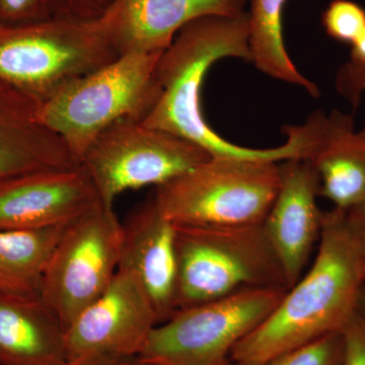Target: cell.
<instances>
[{"mask_svg": "<svg viewBox=\"0 0 365 365\" xmlns=\"http://www.w3.org/2000/svg\"><path fill=\"white\" fill-rule=\"evenodd\" d=\"M365 266L347 212L324 213L323 230L311 267L287 290L267 318L232 350V364L258 365L341 333L359 309Z\"/></svg>", "mask_w": 365, "mask_h": 365, "instance_id": "6da1fadb", "label": "cell"}, {"mask_svg": "<svg viewBox=\"0 0 365 365\" xmlns=\"http://www.w3.org/2000/svg\"><path fill=\"white\" fill-rule=\"evenodd\" d=\"M249 14L206 16L180 31L158 60L160 95L143 123L198 144L213 158L282 162L300 157V143L287 135L283 145L269 150L244 148L225 140L206 122L201 88L207 71L223 58L251 62Z\"/></svg>", "mask_w": 365, "mask_h": 365, "instance_id": "7a4b0ae2", "label": "cell"}, {"mask_svg": "<svg viewBox=\"0 0 365 365\" xmlns=\"http://www.w3.org/2000/svg\"><path fill=\"white\" fill-rule=\"evenodd\" d=\"M163 52L119 55L40 104L41 121L64 141L79 165L106 129L125 120L143 122L153 110L160 95L157 67Z\"/></svg>", "mask_w": 365, "mask_h": 365, "instance_id": "3957f363", "label": "cell"}, {"mask_svg": "<svg viewBox=\"0 0 365 365\" xmlns=\"http://www.w3.org/2000/svg\"><path fill=\"white\" fill-rule=\"evenodd\" d=\"M175 227L176 312L251 290H288L263 223Z\"/></svg>", "mask_w": 365, "mask_h": 365, "instance_id": "277c9868", "label": "cell"}, {"mask_svg": "<svg viewBox=\"0 0 365 365\" xmlns=\"http://www.w3.org/2000/svg\"><path fill=\"white\" fill-rule=\"evenodd\" d=\"M118 56L102 18L0 24V81L40 104Z\"/></svg>", "mask_w": 365, "mask_h": 365, "instance_id": "5b68a950", "label": "cell"}, {"mask_svg": "<svg viewBox=\"0 0 365 365\" xmlns=\"http://www.w3.org/2000/svg\"><path fill=\"white\" fill-rule=\"evenodd\" d=\"M279 182L278 162L212 158L157 187L153 199L176 225H262Z\"/></svg>", "mask_w": 365, "mask_h": 365, "instance_id": "8992f818", "label": "cell"}, {"mask_svg": "<svg viewBox=\"0 0 365 365\" xmlns=\"http://www.w3.org/2000/svg\"><path fill=\"white\" fill-rule=\"evenodd\" d=\"M212 155L170 132L125 120L106 129L81 160L101 202L113 207L128 190L158 187L181 176Z\"/></svg>", "mask_w": 365, "mask_h": 365, "instance_id": "52a82bcc", "label": "cell"}, {"mask_svg": "<svg viewBox=\"0 0 365 365\" xmlns=\"http://www.w3.org/2000/svg\"><path fill=\"white\" fill-rule=\"evenodd\" d=\"M287 292L251 290L178 311L153 329L138 357L165 365H234L235 346Z\"/></svg>", "mask_w": 365, "mask_h": 365, "instance_id": "ba28073f", "label": "cell"}, {"mask_svg": "<svg viewBox=\"0 0 365 365\" xmlns=\"http://www.w3.org/2000/svg\"><path fill=\"white\" fill-rule=\"evenodd\" d=\"M123 225L100 203L66 225L43 275L40 299L68 328L98 299L119 267Z\"/></svg>", "mask_w": 365, "mask_h": 365, "instance_id": "9c48e42d", "label": "cell"}, {"mask_svg": "<svg viewBox=\"0 0 365 365\" xmlns=\"http://www.w3.org/2000/svg\"><path fill=\"white\" fill-rule=\"evenodd\" d=\"M158 319L133 274L118 269L104 292L66 330L68 359L90 353L138 357Z\"/></svg>", "mask_w": 365, "mask_h": 365, "instance_id": "30bf717a", "label": "cell"}, {"mask_svg": "<svg viewBox=\"0 0 365 365\" xmlns=\"http://www.w3.org/2000/svg\"><path fill=\"white\" fill-rule=\"evenodd\" d=\"M279 174V188L263 225L289 289L304 275L319 244L325 211L317 202L319 178L309 160H282Z\"/></svg>", "mask_w": 365, "mask_h": 365, "instance_id": "8fae6325", "label": "cell"}, {"mask_svg": "<svg viewBox=\"0 0 365 365\" xmlns=\"http://www.w3.org/2000/svg\"><path fill=\"white\" fill-rule=\"evenodd\" d=\"M100 203L81 167L24 175L0 184V230L67 225Z\"/></svg>", "mask_w": 365, "mask_h": 365, "instance_id": "7c38bea8", "label": "cell"}, {"mask_svg": "<svg viewBox=\"0 0 365 365\" xmlns=\"http://www.w3.org/2000/svg\"><path fill=\"white\" fill-rule=\"evenodd\" d=\"M247 0H114L102 16L118 54L163 52L191 21L245 13Z\"/></svg>", "mask_w": 365, "mask_h": 365, "instance_id": "4fadbf2b", "label": "cell"}, {"mask_svg": "<svg viewBox=\"0 0 365 365\" xmlns=\"http://www.w3.org/2000/svg\"><path fill=\"white\" fill-rule=\"evenodd\" d=\"M133 274L150 297L158 324L176 313V227L150 198L123 225L119 267Z\"/></svg>", "mask_w": 365, "mask_h": 365, "instance_id": "5bb4252c", "label": "cell"}, {"mask_svg": "<svg viewBox=\"0 0 365 365\" xmlns=\"http://www.w3.org/2000/svg\"><path fill=\"white\" fill-rule=\"evenodd\" d=\"M40 103L0 81V184L32 173L81 167L39 118Z\"/></svg>", "mask_w": 365, "mask_h": 365, "instance_id": "9a60e30c", "label": "cell"}, {"mask_svg": "<svg viewBox=\"0 0 365 365\" xmlns=\"http://www.w3.org/2000/svg\"><path fill=\"white\" fill-rule=\"evenodd\" d=\"M312 141L304 160L319 178V196L334 207L351 210L365 201V125L359 130L352 115L334 110L309 117Z\"/></svg>", "mask_w": 365, "mask_h": 365, "instance_id": "2e32d148", "label": "cell"}, {"mask_svg": "<svg viewBox=\"0 0 365 365\" xmlns=\"http://www.w3.org/2000/svg\"><path fill=\"white\" fill-rule=\"evenodd\" d=\"M66 329L39 297L0 292V365H64Z\"/></svg>", "mask_w": 365, "mask_h": 365, "instance_id": "e0dca14e", "label": "cell"}, {"mask_svg": "<svg viewBox=\"0 0 365 365\" xmlns=\"http://www.w3.org/2000/svg\"><path fill=\"white\" fill-rule=\"evenodd\" d=\"M67 225L0 230V292L39 297L45 269Z\"/></svg>", "mask_w": 365, "mask_h": 365, "instance_id": "ac0fdd59", "label": "cell"}, {"mask_svg": "<svg viewBox=\"0 0 365 365\" xmlns=\"http://www.w3.org/2000/svg\"><path fill=\"white\" fill-rule=\"evenodd\" d=\"M287 0H252L249 11L251 62L263 73L304 88L318 98V86L302 76L290 59L283 37V14Z\"/></svg>", "mask_w": 365, "mask_h": 365, "instance_id": "d6986e66", "label": "cell"}, {"mask_svg": "<svg viewBox=\"0 0 365 365\" xmlns=\"http://www.w3.org/2000/svg\"><path fill=\"white\" fill-rule=\"evenodd\" d=\"M342 349L341 333L330 334L258 365H340Z\"/></svg>", "mask_w": 365, "mask_h": 365, "instance_id": "ffe728a7", "label": "cell"}, {"mask_svg": "<svg viewBox=\"0 0 365 365\" xmlns=\"http://www.w3.org/2000/svg\"><path fill=\"white\" fill-rule=\"evenodd\" d=\"M322 21L329 37L351 45L365 30V9L352 0H332Z\"/></svg>", "mask_w": 365, "mask_h": 365, "instance_id": "44dd1931", "label": "cell"}, {"mask_svg": "<svg viewBox=\"0 0 365 365\" xmlns=\"http://www.w3.org/2000/svg\"><path fill=\"white\" fill-rule=\"evenodd\" d=\"M52 18L49 0H0L1 25H26Z\"/></svg>", "mask_w": 365, "mask_h": 365, "instance_id": "7402d4cb", "label": "cell"}, {"mask_svg": "<svg viewBox=\"0 0 365 365\" xmlns=\"http://www.w3.org/2000/svg\"><path fill=\"white\" fill-rule=\"evenodd\" d=\"M114 0H49L53 18L71 21H97Z\"/></svg>", "mask_w": 365, "mask_h": 365, "instance_id": "603a6c76", "label": "cell"}, {"mask_svg": "<svg viewBox=\"0 0 365 365\" xmlns=\"http://www.w3.org/2000/svg\"><path fill=\"white\" fill-rule=\"evenodd\" d=\"M341 335L343 349L340 365H365V318L359 309Z\"/></svg>", "mask_w": 365, "mask_h": 365, "instance_id": "cb8c5ba5", "label": "cell"}, {"mask_svg": "<svg viewBox=\"0 0 365 365\" xmlns=\"http://www.w3.org/2000/svg\"><path fill=\"white\" fill-rule=\"evenodd\" d=\"M336 90L353 107H359L365 91V66L350 61L343 64L336 76Z\"/></svg>", "mask_w": 365, "mask_h": 365, "instance_id": "d4e9b609", "label": "cell"}, {"mask_svg": "<svg viewBox=\"0 0 365 365\" xmlns=\"http://www.w3.org/2000/svg\"><path fill=\"white\" fill-rule=\"evenodd\" d=\"M346 212H347L350 228H351L352 234L354 235L357 246H359L360 255H361L365 266V201L357 207L346 211Z\"/></svg>", "mask_w": 365, "mask_h": 365, "instance_id": "484cf974", "label": "cell"}, {"mask_svg": "<svg viewBox=\"0 0 365 365\" xmlns=\"http://www.w3.org/2000/svg\"><path fill=\"white\" fill-rule=\"evenodd\" d=\"M135 359L136 357L129 359L102 353H90L68 359L64 365H130Z\"/></svg>", "mask_w": 365, "mask_h": 365, "instance_id": "4316f807", "label": "cell"}, {"mask_svg": "<svg viewBox=\"0 0 365 365\" xmlns=\"http://www.w3.org/2000/svg\"><path fill=\"white\" fill-rule=\"evenodd\" d=\"M349 61L365 66V30L351 44Z\"/></svg>", "mask_w": 365, "mask_h": 365, "instance_id": "83f0119b", "label": "cell"}, {"mask_svg": "<svg viewBox=\"0 0 365 365\" xmlns=\"http://www.w3.org/2000/svg\"><path fill=\"white\" fill-rule=\"evenodd\" d=\"M130 365H165L163 364H160V362L151 361V360H146L143 359H139V357H136L133 361L131 362Z\"/></svg>", "mask_w": 365, "mask_h": 365, "instance_id": "f1b7e54d", "label": "cell"}, {"mask_svg": "<svg viewBox=\"0 0 365 365\" xmlns=\"http://www.w3.org/2000/svg\"><path fill=\"white\" fill-rule=\"evenodd\" d=\"M359 312L365 318V287L364 288V290H362L361 297H360Z\"/></svg>", "mask_w": 365, "mask_h": 365, "instance_id": "f546056e", "label": "cell"}, {"mask_svg": "<svg viewBox=\"0 0 365 365\" xmlns=\"http://www.w3.org/2000/svg\"><path fill=\"white\" fill-rule=\"evenodd\" d=\"M234 365H249V364H234Z\"/></svg>", "mask_w": 365, "mask_h": 365, "instance_id": "4dcf8cb0", "label": "cell"}]
</instances>
